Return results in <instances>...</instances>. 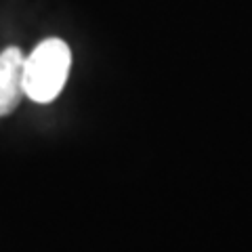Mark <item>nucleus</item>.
<instances>
[{
  "label": "nucleus",
  "instance_id": "f257e3e1",
  "mask_svg": "<svg viewBox=\"0 0 252 252\" xmlns=\"http://www.w3.org/2000/svg\"><path fill=\"white\" fill-rule=\"evenodd\" d=\"M72 67L69 46L59 38H49L26 57V94L36 103H51L61 93Z\"/></svg>",
  "mask_w": 252,
  "mask_h": 252
},
{
  "label": "nucleus",
  "instance_id": "f03ea898",
  "mask_svg": "<svg viewBox=\"0 0 252 252\" xmlns=\"http://www.w3.org/2000/svg\"><path fill=\"white\" fill-rule=\"evenodd\" d=\"M26 94V57L17 46L0 53V116L11 114Z\"/></svg>",
  "mask_w": 252,
  "mask_h": 252
}]
</instances>
